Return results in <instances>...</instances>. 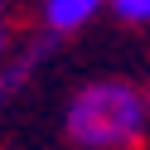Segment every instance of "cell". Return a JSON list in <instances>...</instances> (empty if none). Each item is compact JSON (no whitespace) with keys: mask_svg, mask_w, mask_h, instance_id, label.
I'll return each instance as SVG.
<instances>
[{"mask_svg":"<svg viewBox=\"0 0 150 150\" xmlns=\"http://www.w3.org/2000/svg\"><path fill=\"white\" fill-rule=\"evenodd\" d=\"M150 121V97L131 78L82 82L63 107V131L78 150H131Z\"/></svg>","mask_w":150,"mask_h":150,"instance_id":"cell-1","label":"cell"},{"mask_svg":"<svg viewBox=\"0 0 150 150\" xmlns=\"http://www.w3.org/2000/svg\"><path fill=\"white\" fill-rule=\"evenodd\" d=\"M102 10H107V0H39V20H44V29H49L53 39L87 29Z\"/></svg>","mask_w":150,"mask_h":150,"instance_id":"cell-2","label":"cell"},{"mask_svg":"<svg viewBox=\"0 0 150 150\" xmlns=\"http://www.w3.org/2000/svg\"><path fill=\"white\" fill-rule=\"evenodd\" d=\"M49 49H53V44L44 39V44H34V49H24L15 63H0V102H5V97H15V92L29 82V73L44 63V53H49Z\"/></svg>","mask_w":150,"mask_h":150,"instance_id":"cell-3","label":"cell"},{"mask_svg":"<svg viewBox=\"0 0 150 150\" xmlns=\"http://www.w3.org/2000/svg\"><path fill=\"white\" fill-rule=\"evenodd\" d=\"M107 10L121 24H150V0H107Z\"/></svg>","mask_w":150,"mask_h":150,"instance_id":"cell-4","label":"cell"},{"mask_svg":"<svg viewBox=\"0 0 150 150\" xmlns=\"http://www.w3.org/2000/svg\"><path fill=\"white\" fill-rule=\"evenodd\" d=\"M0 29H5V0H0Z\"/></svg>","mask_w":150,"mask_h":150,"instance_id":"cell-5","label":"cell"},{"mask_svg":"<svg viewBox=\"0 0 150 150\" xmlns=\"http://www.w3.org/2000/svg\"><path fill=\"white\" fill-rule=\"evenodd\" d=\"M145 97H150V87H145Z\"/></svg>","mask_w":150,"mask_h":150,"instance_id":"cell-6","label":"cell"}]
</instances>
